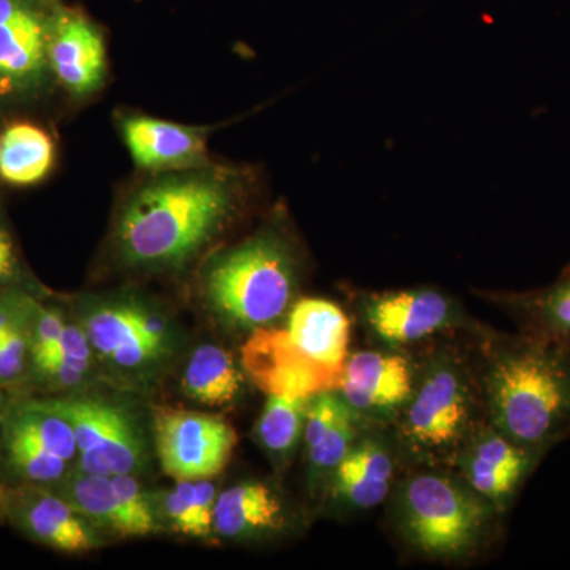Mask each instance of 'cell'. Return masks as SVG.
I'll return each instance as SVG.
<instances>
[{"instance_id":"1","label":"cell","mask_w":570,"mask_h":570,"mask_svg":"<svg viewBox=\"0 0 570 570\" xmlns=\"http://www.w3.org/2000/svg\"><path fill=\"white\" fill-rule=\"evenodd\" d=\"M478 370L487 422L523 448L570 438V340L485 333Z\"/></svg>"},{"instance_id":"2","label":"cell","mask_w":570,"mask_h":570,"mask_svg":"<svg viewBox=\"0 0 570 570\" xmlns=\"http://www.w3.org/2000/svg\"><path fill=\"white\" fill-rule=\"evenodd\" d=\"M239 176L219 170L167 175L142 186L124 206L116 245L135 266L189 261L223 228L238 200Z\"/></svg>"},{"instance_id":"3","label":"cell","mask_w":570,"mask_h":570,"mask_svg":"<svg viewBox=\"0 0 570 570\" xmlns=\"http://www.w3.org/2000/svg\"><path fill=\"white\" fill-rule=\"evenodd\" d=\"M483 422L478 360L441 346L417 365L414 389L393 423L397 450L415 466L450 469Z\"/></svg>"},{"instance_id":"4","label":"cell","mask_w":570,"mask_h":570,"mask_svg":"<svg viewBox=\"0 0 570 570\" xmlns=\"http://www.w3.org/2000/svg\"><path fill=\"white\" fill-rule=\"evenodd\" d=\"M499 515L452 469L417 468L396 485L397 530L431 560H468L490 539Z\"/></svg>"},{"instance_id":"5","label":"cell","mask_w":570,"mask_h":570,"mask_svg":"<svg viewBox=\"0 0 570 570\" xmlns=\"http://www.w3.org/2000/svg\"><path fill=\"white\" fill-rule=\"evenodd\" d=\"M298 284L291 246L265 232L216 258L205 292L219 316L239 328L273 326L287 313Z\"/></svg>"},{"instance_id":"6","label":"cell","mask_w":570,"mask_h":570,"mask_svg":"<svg viewBox=\"0 0 570 570\" xmlns=\"http://www.w3.org/2000/svg\"><path fill=\"white\" fill-rule=\"evenodd\" d=\"M70 423L77 439L78 468L88 474H134L142 466L145 448L127 411L91 397L40 401Z\"/></svg>"},{"instance_id":"7","label":"cell","mask_w":570,"mask_h":570,"mask_svg":"<svg viewBox=\"0 0 570 570\" xmlns=\"http://www.w3.org/2000/svg\"><path fill=\"white\" fill-rule=\"evenodd\" d=\"M157 455L175 480L212 479L234 455L235 428L216 415L159 407L154 414Z\"/></svg>"},{"instance_id":"8","label":"cell","mask_w":570,"mask_h":570,"mask_svg":"<svg viewBox=\"0 0 570 570\" xmlns=\"http://www.w3.org/2000/svg\"><path fill=\"white\" fill-rule=\"evenodd\" d=\"M360 309L370 332L390 348L412 346L471 325L452 296L431 287L366 295Z\"/></svg>"},{"instance_id":"9","label":"cell","mask_w":570,"mask_h":570,"mask_svg":"<svg viewBox=\"0 0 570 570\" xmlns=\"http://www.w3.org/2000/svg\"><path fill=\"white\" fill-rule=\"evenodd\" d=\"M547 453L523 448L483 422L464 442L450 469L502 515Z\"/></svg>"},{"instance_id":"10","label":"cell","mask_w":570,"mask_h":570,"mask_svg":"<svg viewBox=\"0 0 570 570\" xmlns=\"http://www.w3.org/2000/svg\"><path fill=\"white\" fill-rule=\"evenodd\" d=\"M417 365L392 351L348 355L337 392L366 422H395L414 389Z\"/></svg>"},{"instance_id":"11","label":"cell","mask_w":570,"mask_h":570,"mask_svg":"<svg viewBox=\"0 0 570 570\" xmlns=\"http://www.w3.org/2000/svg\"><path fill=\"white\" fill-rule=\"evenodd\" d=\"M243 367L268 395L305 397L336 390L340 374L306 358L285 328H258L243 347Z\"/></svg>"},{"instance_id":"12","label":"cell","mask_w":570,"mask_h":570,"mask_svg":"<svg viewBox=\"0 0 570 570\" xmlns=\"http://www.w3.org/2000/svg\"><path fill=\"white\" fill-rule=\"evenodd\" d=\"M59 7L52 0H0V89L39 80Z\"/></svg>"},{"instance_id":"13","label":"cell","mask_w":570,"mask_h":570,"mask_svg":"<svg viewBox=\"0 0 570 570\" xmlns=\"http://www.w3.org/2000/svg\"><path fill=\"white\" fill-rule=\"evenodd\" d=\"M82 328L92 348L126 370L156 362L167 352L170 341L163 318L134 303L99 306Z\"/></svg>"},{"instance_id":"14","label":"cell","mask_w":570,"mask_h":570,"mask_svg":"<svg viewBox=\"0 0 570 570\" xmlns=\"http://www.w3.org/2000/svg\"><path fill=\"white\" fill-rule=\"evenodd\" d=\"M7 517L29 538L66 553H85L100 546L94 532L66 499L41 487L7 491Z\"/></svg>"},{"instance_id":"15","label":"cell","mask_w":570,"mask_h":570,"mask_svg":"<svg viewBox=\"0 0 570 570\" xmlns=\"http://www.w3.org/2000/svg\"><path fill=\"white\" fill-rule=\"evenodd\" d=\"M48 66L70 92L96 91L107 70L102 32L80 11L59 7L48 41Z\"/></svg>"},{"instance_id":"16","label":"cell","mask_w":570,"mask_h":570,"mask_svg":"<svg viewBox=\"0 0 570 570\" xmlns=\"http://www.w3.org/2000/svg\"><path fill=\"white\" fill-rule=\"evenodd\" d=\"M395 474V450L387 439L363 431L330 478V493L341 508L363 512L390 497Z\"/></svg>"},{"instance_id":"17","label":"cell","mask_w":570,"mask_h":570,"mask_svg":"<svg viewBox=\"0 0 570 570\" xmlns=\"http://www.w3.org/2000/svg\"><path fill=\"white\" fill-rule=\"evenodd\" d=\"M365 423L337 390L311 396L303 438L314 483L328 482L337 464L362 436Z\"/></svg>"},{"instance_id":"18","label":"cell","mask_w":570,"mask_h":570,"mask_svg":"<svg viewBox=\"0 0 570 570\" xmlns=\"http://www.w3.org/2000/svg\"><path fill=\"white\" fill-rule=\"evenodd\" d=\"M285 333L306 358L343 376L351 355V318L336 303L324 298L299 299L292 306Z\"/></svg>"},{"instance_id":"19","label":"cell","mask_w":570,"mask_h":570,"mask_svg":"<svg viewBox=\"0 0 570 570\" xmlns=\"http://www.w3.org/2000/svg\"><path fill=\"white\" fill-rule=\"evenodd\" d=\"M122 132L135 164L148 170H178L205 159L204 134L194 127L134 116L124 121Z\"/></svg>"},{"instance_id":"20","label":"cell","mask_w":570,"mask_h":570,"mask_svg":"<svg viewBox=\"0 0 570 570\" xmlns=\"http://www.w3.org/2000/svg\"><path fill=\"white\" fill-rule=\"evenodd\" d=\"M284 499L265 482L238 483L217 494L213 531L227 539H253L283 530Z\"/></svg>"},{"instance_id":"21","label":"cell","mask_w":570,"mask_h":570,"mask_svg":"<svg viewBox=\"0 0 570 570\" xmlns=\"http://www.w3.org/2000/svg\"><path fill=\"white\" fill-rule=\"evenodd\" d=\"M493 299L519 322L521 333L570 340V265L547 287L497 294Z\"/></svg>"},{"instance_id":"22","label":"cell","mask_w":570,"mask_h":570,"mask_svg":"<svg viewBox=\"0 0 570 570\" xmlns=\"http://www.w3.org/2000/svg\"><path fill=\"white\" fill-rule=\"evenodd\" d=\"M56 483V493L85 519L122 538H141L138 524L108 475L88 474L78 468L69 474L66 472Z\"/></svg>"},{"instance_id":"23","label":"cell","mask_w":570,"mask_h":570,"mask_svg":"<svg viewBox=\"0 0 570 570\" xmlns=\"http://www.w3.org/2000/svg\"><path fill=\"white\" fill-rule=\"evenodd\" d=\"M55 146L40 127L11 124L0 134V178L13 186H31L51 170Z\"/></svg>"},{"instance_id":"24","label":"cell","mask_w":570,"mask_h":570,"mask_svg":"<svg viewBox=\"0 0 570 570\" xmlns=\"http://www.w3.org/2000/svg\"><path fill=\"white\" fill-rule=\"evenodd\" d=\"M187 395L206 406H227L243 390V374L234 356L214 344L198 347L184 370Z\"/></svg>"},{"instance_id":"25","label":"cell","mask_w":570,"mask_h":570,"mask_svg":"<svg viewBox=\"0 0 570 570\" xmlns=\"http://www.w3.org/2000/svg\"><path fill=\"white\" fill-rule=\"evenodd\" d=\"M3 436L45 450L67 463L78 456L77 439L70 423L37 401L14 409L3 419Z\"/></svg>"},{"instance_id":"26","label":"cell","mask_w":570,"mask_h":570,"mask_svg":"<svg viewBox=\"0 0 570 570\" xmlns=\"http://www.w3.org/2000/svg\"><path fill=\"white\" fill-rule=\"evenodd\" d=\"M311 396L268 395L255 428V438L276 464H287L305 434Z\"/></svg>"},{"instance_id":"27","label":"cell","mask_w":570,"mask_h":570,"mask_svg":"<svg viewBox=\"0 0 570 570\" xmlns=\"http://www.w3.org/2000/svg\"><path fill=\"white\" fill-rule=\"evenodd\" d=\"M216 499V485L209 479L176 480L174 490L160 497V504L175 531L202 539L212 534Z\"/></svg>"},{"instance_id":"28","label":"cell","mask_w":570,"mask_h":570,"mask_svg":"<svg viewBox=\"0 0 570 570\" xmlns=\"http://www.w3.org/2000/svg\"><path fill=\"white\" fill-rule=\"evenodd\" d=\"M7 460L17 474L32 483H56L66 475V460L51 455L20 439L3 436Z\"/></svg>"},{"instance_id":"29","label":"cell","mask_w":570,"mask_h":570,"mask_svg":"<svg viewBox=\"0 0 570 570\" xmlns=\"http://www.w3.org/2000/svg\"><path fill=\"white\" fill-rule=\"evenodd\" d=\"M32 299L22 298L14 316L0 332V384L14 381L22 373L29 352V313Z\"/></svg>"},{"instance_id":"30","label":"cell","mask_w":570,"mask_h":570,"mask_svg":"<svg viewBox=\"0 0 570 570\" xmlns=\"http://www.w3.org/2000/svg\"><path fill=\"white\" fill-rule=\"evenodd\" d=\"M66 325L58 313L45 309L32 302L29 313V354L32 362L51 354Z\"/></svg>"},{"instance_id":"31","label":"cell","mask_w":570,"mask_h":570,"mask_svg":"<svg viewBox=\"0 0 570 570\" xmlns=\"http://www.w3.org/2000/svg\"><path fill=\"white\" fill-rule=\"evenodd\" d=\"M51 355L61 356L71 366L78 367V370L86 373L89 370V365H91L92 346L85 328L67 324L61 337H59L58 344L52 348L51 354L47 356ZM41 358H45V356H41ZM33 362H37V360H33Z\"/></svg>"},{"instance_id":"32","label":"cell","mask_w":570,"mask_h":570,"mask_svg":"<svg viewBox=\"0 0 570 570\" xmlns=\"http://www.w3.org/2000/svg\"><path fill=\"white\" fill-rule=\"evenodd\" d=\"M14 261L17 258H14L10 236L3 228H0V279H6L13 273Z\"/></svg>"},{"instance_id":"33","label":"cell","mask_w":570,"mask_h":570,"mask_svg":"<svg viewBox=\"0 0 570 570\" xmlns=\"http://www.w3.org/2000/svg\"><path fill=\"white\" fill-rule=\"evenodd\" d=\"M7 517V490L0 485V521Z\"/></svg>"},{"instance_id":"34","label":"cell","mask_w":570,"mask_h":570,"mask_svg":"<svg viewBox=\"0 0 570 570\" xmlns=\"http://www.w3.org/2000/svg\"><path fill=\"white\" fill-rule=\"evenodd\" d=\"M3 419H6V401H3L2 393H0V428L3 425Z\"/></svg>"}]
</instances>
